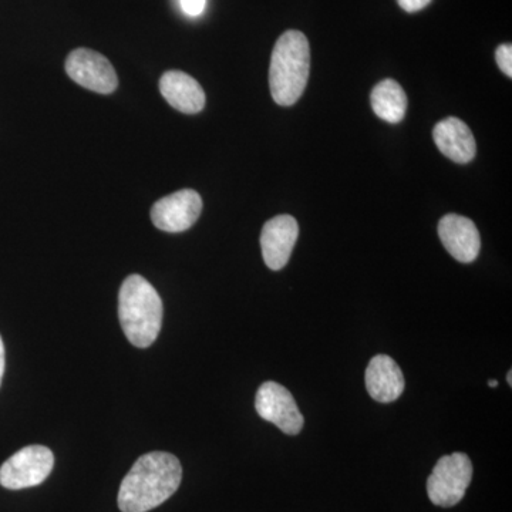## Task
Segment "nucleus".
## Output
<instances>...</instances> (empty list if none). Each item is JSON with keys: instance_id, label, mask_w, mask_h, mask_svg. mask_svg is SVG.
Segmentation results:
<instances>
[{"instance_id": "f257e3e1", "label": "nucleus", "mask_w": 512, "mask_h": 512, "mask_svg": "<svg viewBox=\"0 0 512 512\" xmlns=\"http://www.w3.org/2000/svg\"><path fill=\"white\" fill-rule=\"evenodd\" d=\"M183 480L180 460L170 453L154 451L138 458L124 477L119 491L123 512H148L173 497Z\"/></svg>"}, {"instance_id": "f03ea898", "label": "nucleus", "mask_w": 512, "mask_h": 512, "mask_svg": "<svg viewBox=\"0 0 512 512\" xmlns=\"http://www.w3.org/2000/svg\"><path fill=\"white\" fill-rule=\"evenodd\" d=\"M163 312L156 288L143 276H128L119 295V318L128 342L140 349L153 345L160 335Z\"/></svg>"}, {"instance_id": "7ed1b4c3", "label": "nucleus", "mask_w": 512, "mask_h": 512, "mask_svg": "<svg viewBox=\"0 0 512 512\" xmlns=\"http://www.w3.org/2000/svg\"><path fill=\"white\" fill-rule=\"evenodd\" d=\"M311 72V47L299 30H288L279 37L271 57L269 86L275 103L293 106L301 99Z\"/></svg>"}, {"instance_id": "20e7f679", "label": "nucleus", "mask_w": 512, "mask_h": 512, "mask_svg": "<svg viewBox=\"0 0 512 512\" xmlns=\"http://www.w3.org/2000/svg\"><path fill=\"white\" fill-rule=\"evenodd\" d=\"M473 480V463L464 453L441 457L427 480V494L437 507H454L463 500Z\"/></svg>"}, {"instance_id": "39448f33", "label": "nucleus", "mask_w": 512, "mask_h": 512, "mask_svg": "<svg viewBox=\"0 0 512 512\" xmlns=\"http://www.w3.org/2000/svg\"><path fill=\"white\" fill-rule=\"evenodd\" d=\"M55 456L45 446H29L13 454L0 467V485L8 490H25L42 484L52 473Z\"/></svg>"}, {"instance_id": "423d86ee", "label": "nucleus", "mask_w": 512, "mask_h": 512, "mask_svg": "<svg viewBox=\"0 0 512 512\" xmlns=\"http://www.w3.org/2000/svg\"><path fill=\"white\" fill-rule=\"evenodd\" d=\"M256 413L262 419L275 424L289 436H295L303 429L302 413L291 392L282 384L266 382L259 387L255 397Z\"/></svg>"}, {"instance_id": "0eeeda50", "label": "nucleus", "mask_w": 512, "mask_h": 512, "mask_svg": "<svg viewBox=\"0 0 512 512\" xmlns=\"http://www.w3.org/2000/svg\"><path fill=\"white\" fill-rule=\"evenodd\" d=\"M66 72L73 82L92 92L110 94L119 86L113 64L94 50H73L67 56Z\"/></svg>"}, {"instance_id": "6e6552de", "label": "nucleus", "mask_w": 512, "mask_h": 512, "mask_svg": "<svg viewBox=\"0 0 512 512\" xmlns=\"http://www.w3.org/2000/svg\"><path fill=\"white\" fill-rule=\"evenodd\" d=\"M202 198L197 191L181 190L161 198L151 210V220L164 232H184L200 218Z\"/></svg>"}, {"instance_id": "1a4fd4ad", "label": "nucleus", "mask_w": 512, "mask_h": 512, "mask_svg": "<svg viewBox=\"0 0 512 512\" xmlns=\"http://www.w3.org/2000/svg\"><path fill=\"white\" fill-rule=\"evenodd\" d=\"M299 225L291 215H278L264 225L261 234L262 256L272 271H281L288 264L298 241Z\"/></svg>"}, {"instance_id": "9d476101", "label": "nucleus", "mask_w": 512, "mask_h": 512, "mask_svg": "<svg viewBox=\"0 0 512 512\" xmlns=\"http://www.w3.org/2000/svg\"><path fill=\"white\" fill-rule=\"evenodd\" d=\"M439 237L448 254L458 262L476 261L481 249L480 232L473 221L463 215L447 214L439 222Z\"/></svg>"}, {"instance_id": "9b49d317", "label": "nucleus", "mask_w": 512, "mask_h": 512, "mask_svg": "<svg viewBox=\"0 0 512 512\" xmlns=\"http://www.w3.org/2000/svg\"><path fill=\"white\" fill-rule=\"evenodd\" d=\"M402 369L390 356L377 355L366 369V389L379 403L396 402L404 392Z\"/></svg>"}, {"instance_id": "f8f14e48", "label": "nucleus", "mask_w": 512, "mask_h": 512, "mask_svg": "<svg viewBox=\"0 0 512 512\" xmlns=\"http://www.w3.org/2000/svg\"><path fill=\"white\" fill-rule=\"evenodd\" d=\"M434 143L441 153L458 164H467L476 157V138L470 127L456 117L440 121L433 131Z\"/></svg>"}, {"instance_id": "ddd939ff", "label": "nucleus", "mask_w": 512, "mask_h": 512, "mask_svg": "<svg viewBox=\"0 0 512 512\" xmlns=\"http://www.w3.org/2000/svg\"><path fill=\"white\" fill-rule=\"evenodd\" d=\"M160 92L175 110L185 114L200 113L205 107V93L201 84L187 73L171 70L160 80Z\"/></svg>"}, {"instance_id": "4468645a", "label": "nucleus", "mask_w": 512, "mask_h": 512, "mask_svg": "<svg viewBox=\"0 0 512 512\" xmlns=\"http://www.w3.org/2000/svg\"><path fill=\"white\" fill-rule=\"evenodd\" d=\"M370 103L376 116L387 123H400L406 116V93L402 86L392 79H386L377 84L370 96Z\"/></svg>"}, {"instance_id": "2eb2a0df", "label": "nucleus", "mask_w": 512, "mask_h": 512, "mask_svg": "<svg viewBox=\"0 0 512 512\" xmlns=\"http://www.w3.org/2000/svg\"><path fill=\"white\" fill-rule=\"evenodd\" d=\"M495 60H497L503 73L512 77V46L505 43V45L498 47L497 52H495Z\"/></svg>"}, {"instance_id": "dca6fc26", "label": "nucleus", "mask_w": 512, "mask_h": 512, "mask_svg": "<svg viewBox=\"0 0 512 512\" xmlns=\"http://www.w3.org/2000/svg\"><path fill=\"white\" fill-rule=\"evenodd\" d=\"M181 8H183L185 15L191 18H197L204 12L207 0H180Z\"/></svg>"}, {"instance_id": "f3484780", "label": "nucleus", "mask_w": 512, "mask_h": 512, "mask_svg": "<svg viewBox=\"0 0 512 512\" xmlns=\"http://www.w3.org/2000/svg\"><path fill=\"white\" fill-rule=\"evenodd\" d=\"M430 2L431 0H397L400 8L409 13L419 12V10L427 8Z\"/></svg>"}, {"instance_id": "a211bd4d", "label": "nucleus", "mask_w": 512, "mask_h": 512, "mask_svg": "<svg viewBox=\"0 0 512 512\" xmlns=\"http://www.w3.org/2000/svg\"><path fill=\"white\" fill-rule=\"evenodd\" d=\"M3 373H5V345H3L2 336H0V384H2Z\"/></svg>"}, {"instance_id": "6ab92c4d", "label": "nucleus", "mask_w": 512, "mask_h": 512, "mask_svg": "<svg viewBox=\"0 0 512 512\" xmlns=\"http://www.w3.org/2000/svg\"><path fill=\"white\" fill-rule=\"evenodd\" d=\"M488 386L497 387L498 386L497 380H490V382H488Z\"/></svg>"}, {"instance_id": "aec40b11", "label": "nucleus", "mask_w": 512, "mask_h": 512, "mask_svg": "<svg viewBox=\"0 0 512 512\" xmlns=\"http://www.w3.org/2000/svg\"><path fill=\"white\" fill-rule=\"evenodd\" d=\"M511 376H512V373H511V372H508V377H507V379H508V384H510V386H511V384H512Z\"/></svg>"}]
</instances>
